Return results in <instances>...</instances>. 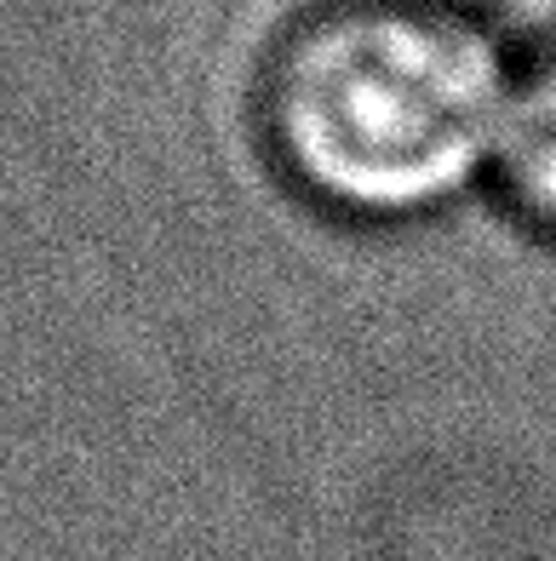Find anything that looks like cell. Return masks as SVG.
<instances>
[{
    "label": "cell",
    "mask_w": 556,
    "mask_h": 561,
    "mask_svg": "<svg viewBox=\"0 0 556 561\" xmlns=\"http://www.w3.org/2000/svg\"><path fill=\"white\" fill-rule=\"evenodd\" d=\"M517 53L470 0H305L259 69V126L321 213L401 224L493 172Z\"/></svg>",
    "instance_id": "cell-1"
},
{
    "label": "cell",
    "mask_w": 556,
    "mask_h": 561,
    "mask_svg": "<svg viewBox=\"0 0 556 561\" xmlns=\"http://www.w3.org/2000/svg\"><path fill=\"white\" fill-rule=\"evenodd\" d=\"M488 178L527 229L556 241V35L517 53Z\"/></svg>",
    "instance_id": "cell-2"
}]
</instances>
